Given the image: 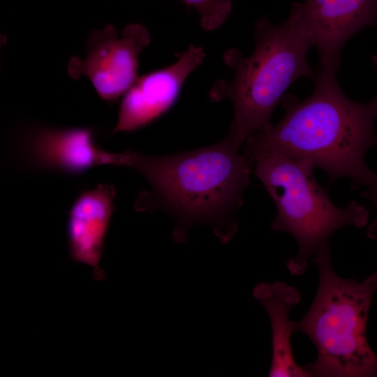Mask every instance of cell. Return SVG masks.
Instances as JSON below:
<instances>
[{
	"label": "cell",
	"instance_id": "cell-1",
	"mask_svg": "<svg viewBox=\"0 0 377 377\" xmlns=\"http://www.w3.org/2000/svg\"><path fill=\"white\" fill-rule=\"evenodd\" d=\"M226 138L212 145L168 155L126 150L107 151L105 164L139 172L149 189L136 198L138 212L164 211L175 222V242L188 239L196 225H208L223 243L238 228L237 213L250 184L252 166L246 156Z\"/></svg>",
	"mask_w": 377,
	"mask_h": 377
},
{
	"label": "cell",
	"instance_id": "cell-2",
	"mask_svg": "<svg viewBox=\"0 0 377 377\" xmlns=\"http://www.w3.org/2000/svg\"><path fill=\"white\" fill-rule=\"evenodd\" d=\"M313 81V91L304 101L284 94L283 119L251 135L244 155L250 163L267 153L309 161L325 172L327 186L341 178L350 179L352 189L371 185L377 173L367 166L365 156L377 145V110L371 102L346 96L335 70L317 69Z\"/></svg>",
	"mask_w": 377,
	"mask_h": 377
},
{
	"label": "cell",
	"instance_id": "cell-3",
	"mask_svg": "<svg viewBox=\"0 0 377 377\" xmlns=\"http://www.w3.org/2000/svg\"><path fill=\"white\" fill-rule=\"evenodd\" d=\"M254 42L249 57L234 47L225 52L224 63L235 77L230 82L216 81L209 92L213 101L232 102L235 117L225 138L238 148L251 135L272 125V114L293 82L315 76L306 59L311 43L293 10L280 25L265 17L258 20Z\"/></svg>",
	"mask_w": 377,
	"mask_h": 377
},
{
	"label": "cell",
	"instance_id": "cell-4",
	"mask_svg": "<svg viewBox=\"0 0 377 377\" xmlns=\"http://www.w3.org/2000/svg\"><path fill=\"white\" fill-rule=\"evenodd\" d=\"M318 270L314 300L304 317L293 321V331L306 334L317 350L314 362L304 367L310 376H377V355L366 328L377 276L358 281L334 271L329 242L313 255Z\"/></svg>",
	"mask_w": 377,
	"mask_h": 377
},
{
	"label": "cell",
	"instance_id": "cell-5",
	"mask_svg": "<svg viewBox=\"0 0 377 377\" xmlns=\"http://www.w3.org/2000/svg\"><path fill=\"white\" fill-rule=\"evenodd\" d=\"M251 164L277 209L272 229L291 235L298 244L297 253L286 262L291 274H304L310 257L337 230L367 224L369 212L356 201L343 207L332 202L309 161L267 153Z\"/></svg>",
	"mask_w": 377,
	"mask_h": 377
},
{
	"label": "cell",
	"instance_id": "cell-6",
	"mask_svg": "<svg viewBox=\"0 0 377 377\" xmlns=\"http://www.w3.org/2000/svg\"><path fill=\"white\" fill-rule=\"evenodd\" d=\"M150 41V33L142 24H128L120 37L114 27L107 24L90 33L86 56L71 57L68 73L73 79L85 75L101 98L113 103L138 77V57Z\"/></svg>",
	"mask_w": 377,
	"mask_h": 377
},
{
	"label": "cell",
	"instance_id": "cell-7",
	"mask_svg": "<svg viewBox=\"0 0 377 377\" xmlns=\"http://www.w3.org/2000/svg\"><path fill=\"white\" fill-rule=\"evenodd\" d=\"M291 10L317 49L318 69L337 71L347 40L366 27L377 28V0H305Z\"/></svg>",
	"mask_w": 377,
	"mask_h": 377
},
{
	"label": "cell",
	"instance_id": "cell-8",
	"mask_svg": "<svg viewBox=\"0 0 377 377\" xmlns=\"http://www.w3.org/2000/svg\"><path fill=\"white\" fill-rule=\"evenodd\" d=\"M95 138L92 128L36 124L22 133L16 151L30 170L75 175L104 165L105 150Z\"/></svg>",
	"mask_w": 377,
	"mask_h": 377
},
{
	"label": "cell",
	"instance_id": "cell-9",
	"mask_svg": "<svg viewBox=\"0 0 377 377\" xmlns=\"http://www.w3.org/2000/svg\"><path fill=\"white\" fill-rule=\"evenodd\" d=\"M205 57L202 47L191 45L172 64L138 76L122 96L112 133L135 131L162 116L176 102L186 78Z\"/></svg>",
	"mask_w": 377,
	"mask_h": 377
},
{
	"label": "cell",
	"instance_id": "cell-10",
	"mask_svg": "<svg viewBox=\"0 0 377 377\" xmlns=\"http://www.w3.org/2000/svg\"><path fill=\"white\" fill-rule=\"evenodd\" d=\"M115 195L113 184H100L82 191L68 212L66 237L69 258L75 263L89 267L97 281L105 277L100 263L114 210Z\"/></svg>",
	"mask_w": 377,
	"mask_h": 377
},
{
	"label": "cell",
	"instance_id": "cell-11",
	"mask_svg": "<svg viewBox=\"0 0 377 377\" xmlns=\"http://www.w3.org/2000/svg\"><path fill=\"white\" fill-rule=\"evenodd\" d=\"M253 296L265 309L272 327V360L269 376L308 377L307 370L300 366L293 355L291 335L293 321L289 315L300 302L295 287L283 282L262 283L253 290Z\"/></svg>",
	"mask_w": 377,
	"mask_h": 377
},
{
	"label": "cell",
	"instance_id": "cell-12",
	"mask_svg": "<svg viewBox=\"0 0 377 377\" xmlns=\"http://www.w3.org/2000/svg\"><path fill=\"white\" fill-rule=\"evenodd\" d=\"M200 15V26L206 31L219 29L232 12L231 0H181Z\"/></svg>",
	"mask_w": 377,
	"mask_h": 377
},
{
	"label": "cell",
	"instance_id": "cell-13",
	"mask_svg": "<svg viewBox=\"0 0 377 377\" xmlns=\"http://www.w3.org/2000/svg\"><path fill=\"white\" fill-rule=\"evenodd\" d=\"M360 195L371 200L377 210V177L373 184L367 186V188L360 193ZM367 236L370 239H377V216L369 226ZM374 274L377 276V271Z\"/></svg>",
	"mask_w": 377,
	"mask_h": 377
},
{
	"label": "cell",
	"instance_id": "cell-14",
	"mask_svg": "<svg viewBox=\"0 0 377 377\" xmlns=\"http://www.w3.org/2000/svg\"><path fill=\"white\" fill-rule=\"evenodd\" d=\"M372 60H373V62H374L375 66L377 68V56L374 55L372 57ZM371 102L372 103V104L375 107V108L377 110V97L375 99H374L373 101H371Z\"/></svg>",
	"mask_w": 377,
	"mask_h": 377
}]
</instances>
